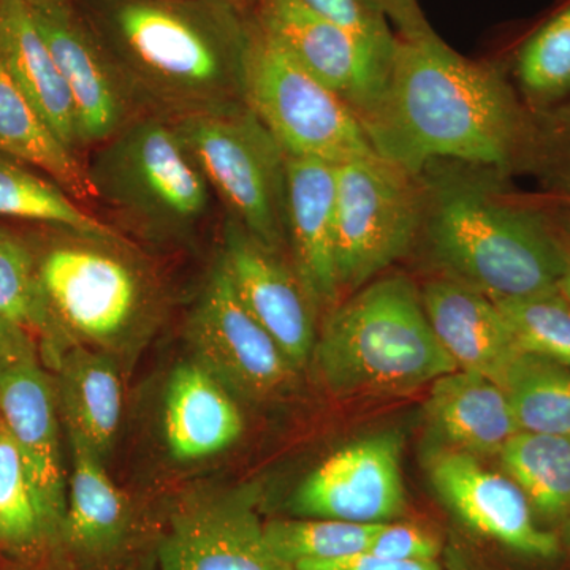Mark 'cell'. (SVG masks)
<instances>
[{
  "label": "cell",
  "instance_id": "836d02e7",
  "mask_svg": "<svg viewBox=\"0 0 570 570\" xmlns=\"http://www.w3.org/2000/svg\"><path fill=\"white\" fill-rule=\"evenodd\" d=\"M538 176L554 197L570 198V102L532 111V134L523 170Z\"/></svg>",
  "mask_w": 570,
  "mask_h": 570
},
{
  "label": "cell",
  "instance_id": "ffe728a7",
  "mask_svg": "<svg viewBox=\"0 0 570 570\" xmlns=\"http://www.w3.org/2000/svg\"><path fill=\"white\" fill-rule=\"evenodd\" d=\"M420 295L434 335L456 367L502 389L521 351L497 303L445 277L426 283Z\"/></svg>",
  "mask_w": 570,
  "mask_h": 570
},
{
  "label": "cell",
  "instance_id": "7402d4cb",
  "mask_svg": "<svg viewBox=\"0 0 570 570\" xmlns=\"http://www.w3.org/2000/svg\"><path fill=\"white\" fill-rule=\"evenodd\" d=\"M50 373L67 438L77 439L107 464L122 420L121 363L73 344Z\"/></svg>",
  "mask_w": 570,
  "mask_h": 570
},
{
  "label": "cell",
  "instance_id": "bcb514c9",
  "mask_svg": "<svg viewBox=\"0 0 570 570\" xmlns=\"http://www.w3.org/2000/svg\"><path fill=\"white\" fill-rule=\"evenodd\" d=\"M554 202L561 206V208L569 209L570 212V198L554 197Z\"/></svg>",
  "mask_w": 570,
  "mask_h": 570
},
{
  "label": "cell",
  "instance_id": "5bb4252c",
  "mask_svg": "<svg viewBox=\"0 0 570 570\" xmlns=\"http://www.w3.org/2000/svg\"><path fill=\"white\" fill-rule=\"evenodd\" d=\"M292 512L303 519L390 523L406 509L396 434L352 442L337 450L295 490Z\"/></svg>",
  "mask_w": 570,
  "mask_h": 570
},
{
  "label": "cell",
  "instance_id": "f1b7e54d",
  "mask_svg": "<svg viewBox=\"0 0 570 570\" xmlns=\"http://www.w3.org/2000/svg\"><path fill=\"white\" fill-rule=\"evenodd\" d=\"M0 217L32 220L77 234L121 236L82 209L58 183L3 153H0Z\"/></svg>",
  "mask_w": 570,
  "mask_h": 570
},
{
  "label": "cell",
  "instance_id": "83f0119b",
  "mask_svg": "<svg viewBox=\"0 0 570 570\" xmlns=\"http://www.w3.org/2000/svg\"><path fill=\"white\" fill-rule=\"evenodd\" d=\"M58 546L24 461L0 423V557L11 566L26 564Z\"/></svg>",
  "mask_w": 570,
  "mask_h": 570
},
{
  "label": "cell",
  "instance_id": "7dc6e473",
  "mask_svg": "<svg viewBox=\"0 0 570 570\" xmlns=\"http://www.w3.org/2000/svg\"><path fill=\"white\" fill-rule=\"evenodd\" d=\"M0 570H11L9 562L3 560L2 557H0Z\"/></svg>",
  "mask_w": 570,
  "mask_h": 570
},
{
  "label": "cell",
  "instance_id": "ee69618b",
  "mask_svg": "<svg viewBox=\"0 0 570 570\" xmlns=\"http://www.w3.org/2000/svg\"><path fill=\"white\" fill-rule=\"evenodd\" d=\"M558 291H560L561 294L570 302V257L568 269H566L564 276H562L561 283L558 285Z\"/></svg>",
  "mask_w": 570,
  "mask_h": 570
},
{
  "label": "cell",
  "instance_id": "3957f363",
  "mask_svg": "<svg viewBox=\"0 0 570 570\" xmlns=\"http://www.w3.org/2000/svg\"><path fill=\"white\" fill-rule=\"evenodd\" d=\"M425 209L419 243L441 277L493 302L554 291L570 257L558 216L520 200L508 175L459 163L423 170Z\"/></svg>",
  "mask_w": 570,
  "mask_h": 570
},
{
  "label": "cell",
  "instance_id": "d590c367",
  "mask_svg": "<svg viewBox=\"0 0 570 570\" xmlns=\"http://www.w3.org/2000/svg\"><path fill=\"white\" fill-rule=\"evenodd\" d=\"M365 553L395 561H436L441 543L417 524L390 521L379 524Z\"/></svg>",
  "mask_w": 570,
  "mask_h": 570
},
{
  "label": "cell",
  "instance_id": "1f68e13d",
  "mask_svg": "<svg viewBox=\"0 0 570 570\" xmlns=\"http://www.w3.org/2000/svg\"><path fill=\"white\" fill-rule=\"evenodd\" d=\"M379 524L328 519H277L265 521L273 551L291 566L330 561L365 553Z\"/></svg>",
  "mask_w": 570,
  "mask_h": 570
},
{
  "label": "cell",
  "instance_id": "60d3db41",
  "mask_svg": "<svg viewBox=\"0 0 570 570\" xmlns=\"http://www.w3.org/2000/svg\"><path fill=\"white\" fill-rule=\"evenodd\" d=\"M154 549H156V547H154ZM154 549L127 562V564L119 570H160L159 566H157L156 551H154Z\"/></svg>",
  "mask_w": 570,
  "mask_h": 570
},
{
  "label": "cell",
  "instance_id": "30bf717a",
  "mask_svg": "<svg viewBox=\"0 0 570 570\" xmlns=\"http://www.w3.org/2000/svg\"><path fill=\"white\" fill-rule=\"evenodd\" d=\"M193 358L250 403L277 401L294 392L299 371L275 337L255 321L217 258L184 326Z\"/></svg>",
  "mask_w": 570,
  "mask_h": 570
},
{
  "label": "cell",
  "instance_id": "e575fe53",
  "mask_svg": "<svg viewBox=\"0 0 570 570\" xmlns=\"http://www.w3.org/2000/svg\"><path fill=\"white\" fill-rule=\"evenodd\" d=\"M318 17L343 29L379 58L392 62L396 47V32L392 24L370 0H302Z\"/></svg>",
  "mask_w": 570,
  "mask_h": 570
},
{
  "label": "cell",
  "instance_id": "44dd1931",
  "mask_svg": "<svg viewBox=\"0 0 570 570\" xmlns=\"http://www.w3.org/2000/svg\"><path fill=\"white\" fill-rule=\"evenodd\" d=\"M165 449L176 463L213 460L245 433L236 396L195 358L178 363L165 385Z\"/></svg>",
  "mask_w": 570,
  "mask_h": 570
},
{
  "label": "cell",
  "instance_id": "7bdbcfd3",
  "mask_svg": "<svg viewBox=\"0 0 570 570\" xmlns=\"http://www.w3.org/2000/svg\"><path fill=\"white\" fill-rule=\"evenodd\" d=\"M558 223H560L562 232L568 236L570 242V212L569 209L561 208L560 214H557Z\"/></svg>",
  "mask_w": 570,
  "mask_h": 570
},
{
  "label": "cell",
  "instance_id": "8d00e7d4",
  "mask_svg": "<svg viewBox=\"0 0 570 570\" xmlns=\"http://www.w3.org/2000/svg\"><path fill=\"white\" fill-rule=\"evenodd\" d=\"M295 570H442L438 561H395L370 553L352 554L330 561L298 562Z\"/></svg>",
  "mask_w": 570,
  "mask_h": 570
},
{
  "label": "cell",
  "instance_id": "277c9868",
  "mask_svg": "<svg viewBox=\"0 0 570 570\" xmlns=\"http://www.w3.org/2000/svg\"><path fill=\"white\" fill-rule=\"evenodd\" d=\"M316 381L340 397L407 395L459 370L409 277L374 279L333 307L311 356Z\"/></svg>",
  "mask_w": 570,
  "mask_h": 570
},
{
  "label": "cell",
  "instance_id": "f6af8a7d",
  "mask_svg": "<svg viewBox=\"0 0 570 570\" xmlns=\"http://www.w3.org/2000/svg\"><path fill=\"white\" fill-rule=\"evenodd\" d=\"M223 2L232 3V6L239 7V9L250 10L257 0H223Z\"/></svg>",
  "mask_w": 570,
  "mask_h": 570
},
{
  "label": "cell",
  "instance_id": "4316f807",
  "mask_svg": "<svg viewBox=\"0 0 570 570\" xmlns=\"http://www.w3.org/2000/svg\"><path fill=\"white\" fill-rule=\"evenodd\" d=\"M498 456L534 515L560 527L569 519L570 436L519 431Z\"/></svg>",
  "mask_w": 570,
  "mask_h": 570
},
{
  "label": "cell",
  "instance_id": "ac0fdd59",
  "mask_svg": "<svg viewBox=\"0 0 570 570\" xmlns=\"http://www.w3.org/2000/svg\"><path fill=\"white\" fill-rule=\"evenodd\" d=\"M428 474L439 498L479 534L534 560H551L562 551L560 538L535 521L520 487L483 466L478 456L436 450L428 461Z\"/></svg>",
  "mask_w": 570,
  "mask_h": 570
},
{
  "label": "cell",
  "instance_id": "74e56055",
  "mask_svg": "<svg viewBox=\"0 0 570 570\" xmlns=\"http://www.w3.org/2000/svg\"><path fill=\"white\" fill-rule=\"evenodd\" d=\"M370 2L387 18L390 24L396 29L397 37L411 39V37L425 36L434 31L419 0H370Z\"/></svg>",
  "mask_w": 570,
  "mask_h": 570
},
{
  "label": "cell",
  "instance_id": "603a6c76",
  "mask_svg": "<svg viewBox=\"0 0 570 570\" xmlns=\"http://www.w3.org/2000/svg\"><path fill=\"white\" fill-rule=\"evenodd\" d=\"M0 62L59 140L80 153L73 100L28 0H0Z\"/></svg>",
  "mask_w": 570,
  "mask_h": 570
},
{
  "label": "cell",
  "instance_id": "f35d334b",
  "mask_svg": "<svg viewBox=\"0 0 570 570\" xmlns=\"http://www.w3.org/2000/svg\"><path fill=\"white\" fill-rule=\"evenodd\" d=\"M33 346H37V343L28 333L0 317V363L9 356Z\"/></svg>",
  "mask_w": 570,
  "mask_h": 570
},
{
  "label": "cell",
  "instance_id": "2e32d148",
  "mask_svg": "<svg viewBox=\"0 0 570 570\" xmlns=\"http://www.w3.org/2000/svg\"><path fill=\"white\" fill-rule=\"evenodd\" d=\"M254 20L348 105L358 121L376 108L392 62L343 31L302 0H257Z\"/></svg>",
  "mask_w": 570,
  "mask_h": 570
},
{
  "label": "cell",
  "instance_id": "8fae6325",
  "mask_svg": "<svg viewBox=\"0 0 570 570\" xmlns=\"http://www.w3.org/2000/svg\"><path fill=\"white\" fill-rule=\"evenodd\" d=\"M160 570H295L273 551L254 487H200L165 510Z\"/></svg>",
  "mask_w": 570,
  "mask_h": 570
},
{
  "label": "cell",
  "instance_id": "ba28073f",
  "mask_svg": "<svg viewBox=\"0 0 570 570\" xmlns=\"http://www.w3.org/2000/svg\"><path fill=\"white\" fill-rule=\"evenodd\" d=\"M245 96L287 156L341 165L376 154L348 105L268 36L253 13Z\"/></svg>",
  "mask_w": 570,
  "mask_h": 570
},
{
  "label": "cell",
  "instance_id": "52a82bcc",
  "mask_svg": "<svg viewBox=\"0 0 570 570\" xmlns=\"http://www.w3.org/2000/svg\"><path fill=\"white\" fill-rule=\"evenodd\" d=\"M206 181L266 246L287 253V154L247 105L175 121Z\"/></svg>",
  "mask_w": 570,
  "mask_h": 570
},
{
  "label": "cell",
  "instance_id": "d4e9b609",
  "mask_svg": "<svg viewBox=\"0 0 570 570\" xmlns=\"http://www.w3.org/2000/svg\"><path fill=\"white\" fill-rule=\"evenodd\" d=\"M0 153L37 168L77 202H97L88 167L14 85L0 62Z\"/></svg>",
  "mask_w": 570,
  "mask_h": 570
},
{
  "label": "cell",
  "instance_id": "8992f818",
  "mask_svg": "<svg viewBox=\"0 0 570 570\" xmlns=\"http://www.w3.org/2000/svg\"><path fill=\"white\" fill-rule=\"evenodd\" d=\"M86 167L97 202L153 242H187L212 209V187L164 116H138L96 146Z\"/></svg>",
  "mask_w": 570,
  "mask_h": 570
},
{
  "label": "cell",
  "instance_id": "d6a6232c",
  "mask_svg": "<svg viewBox=\"0 0 570 570\" xmlns=\"http://www.w3.org/2000/svg\"><path fill=\"white\" fill-rule=\"evenodd\" d=\"M494 303L521 352L570 365V302L558 288Z\"/></svg>",
  "mask_w": 570,
  "mask_h": 570
},
{
  "label": "cell",
  "instance_id": "e0dca14e",
  "mask_svg": "<svg viewBox=\"0 0 570 570\" xmlns=\"http://www.w3.org/2000/svg\"><path fill=\"white\" fill-rule=\"evenodd\" d=\"M219 258L243 305L275 337L292 365L299 373L309 367L318 311L291 261L228 216Z\"/></svg>",
  "mask_w": 570,
  "mask_h": 570
},
{
  "label": "cell",
  "instance_id": "5b68a950",
  "mask_svg": "<svg viewBox=\"0 0 570 570\" xmlns=\"http://www.w3.org/2000/svg\"><path fill=\"white\" fill-rule=\"evenodd\" d=\"M36 257L48 305L73 344L121 363L138 354L164 321L163 284L122 235L59 230Z\"/></svg>",
  "mask_w": 570,
  "mask_h": 570
},
{
  "label": "cell",
  "instance_id": "cb8c5ba5",
  "mask_svg": "<svg viewBox=\"0 0 570 570\" xmlns=\"http://www.w3.org/2000/svg\"><path fill=\"white\" fill-rule=\"evenodd\" d=\"M426 419L449 449L469 455H499L519 433L508 395L497 382L455 370L431 384Z\"/></svg>",
  "mask_w": 570,
  "mask_h": 570
},
{
  "label": "cell",
  "instance_id": "7a4b0ae2",
  "mask_svg": "<svg viewBox=\"0 0 570 570\" xmlns=\"http://www.w3.org/2000/svg\"><path fill=\"white\" fill-rule=\"evenodd\" d=\"M142 112L246 105L250 11L223 0H77Z\"/></svg>",
  "mask_w": 570,
  "mask_h": 570
},
{
  "label": "cell",
  "instance_id": "9c48e42d",
  "mask_svg": "<svg viewBox=\"0 0 570 570\" xmlns=\"http://www.w3.org/2000/svg\"><path fill=\"white\" fill-rule=\"evenodd\" d=\"M423 209L422 175L409 174L377 154L336 165L335 257L341 298L373 283L417 246Z\"/></svg>",
  "mask_w": 570,
  "mask_h": 570
},
{
  "label": "cell",
  "instance_id": "f546056e",
  "mask_svg": "<svg viewBox=\"0 0 570 570\" xmlns=\"http://www.w3.org/2000/svg\"><path fill=\"white\" fill-rule=\"evenodd\" d=\"M502 390L520 431L570 436V365L521 352Z\"/></svg>",
  "mask_w": 570,
  "mask_h": 570
},
{
  "label": "cell",
  "instance_id": "b9f144b4",
  "mask_svg": "<svg viewBox=\"0 0 570 570\" xmlns=\"http://www.w3.org/2000/svg\"><path fill=\"white\" fill-rule=\"evenodd\" d=\"M558 538H560L561 550H564L570 557V517L561 524V534Z\"/></svg>",
  "mask_w": 570,
  "mask_h": 570
},
{
  "label": "cell",
  "instance_id": "4dcf8cb0",
  "mask_svg": "<svg viewBox=\"0 0 570 570\" xmlns=\"http://www.w3.org/2000/svg\"><path fill=\"white\" fill-rule=\"evenodd\" d=\"M513 73L531 111L549 110L570 97V3L521 45Z\"/></svg>",
  "mask_w": 570,
  "mask_h": 570
},
{
  "label": "cell",
  "instance_id": "4fadbf2b",
  "mask_svg": "<svg viewBox=\"0 0 570 570\" xmlns=\"http://www.w3.org/2000/svg\"><path fill=\"white\" fill-rule=\"evenodd\" d=\"M69 88L82 149L96 148L145 115L77 0H28Z\"/></svg>",
  "mask_w": 570,
  "mask_h": 570
},
{
  "label": "cell",
  "instance_id": "7c38bea8",
  "mask_svg": "<svg viewBox=\"0 0 570 570\" xmlns=\"http://www.w3.org/2000/svg\"><path fill=\"white\" fill-rule=\"evenodd\" d=\"M71 472L59 547L71 570H119L156 547L165 512L154 515L119 489L107 464L69 439Z\"/></svg>",
  "mask_w": 570,
  "mask_h": 570
},
{
  "label": "cell",
  "instance_id": "6da1fadb",
  "mask_svg": "<svg viewBox=\"0 0 570 570\" xmlns=\"http://www.w3.org/2000/svg\"><path fill=\"white\" fill-rule=\"evenodd\" d=\"M362 127L374 153L409 174L459 163L510 176L523 170L532 111L498 67L431 31L396 36L387 86Z\"/></svg>",
  "mask_w": 570,
  "mask_h": 570
},
{
  "label": "cell",
  "instance_id": "9a60e30c",
  "mask_svg": "<svg viewBox=\"0 0 570 570\" xmlns=\"http://www.w3.org/2000/svg\"><path fill=\"white\" fill-rule=\"evenodd\" d=\"M0 423L24 461L45 519L59 542L67 505L62 423L51 373L37 346L0 363Z\"/></svg>",
  "mask_w": 570,
  "mask_h": 570
},
{
  "label": "cell",
  "instance_id": "ab89813d",
  "mask_svg": "<svg viewBox=\"0 0 570 570\" xmlns=\"http://www.w3.org/2000/svg\"><path fill=\"white\" fill-rule=\"evenodd\" d=\"M10 568L11 570H71L59 546L45 553L39 560L26 562V564H10Z\"/></svg>",
  "mask_w": 570,
  "mask_h": 570
},
{
  "label": "cell",
  "instance_id": "d6986e66",
  "mask_svg": "<svg viewBox=\"0 0 570 570\" xmlns=\"http://www.w3.org/2000/svg\"><path fill=\"white\" fill-rule=\"evenodd\" d=\"M336 165L287 156V253L314 306L341 303L335 257Z\"/></svg>",
  "mask_w": 570,
  "mask_h": 570
},
{
  "label": "cell",
  "instance_id": "484cf974",
  "mask_svg": "<svg viewBox=\"0 0 570 570\" xmlns=\"http://www.w3.org/2000/svg\"><path fill=\"white\" fill-rule=\"evenodd\" d=\"M0 317L36 341L45 366L51 370L59 356L73 346L56 321L43 287L33 247L0 227Z\"/></svg>",
  "mask_w": 570,
  "mask_h": 570
}]
</instances>
